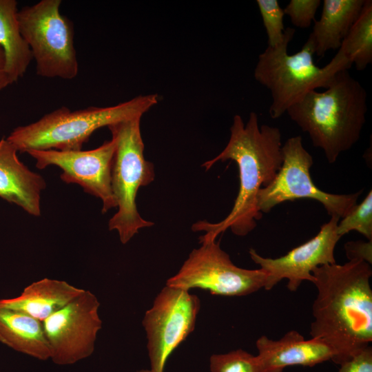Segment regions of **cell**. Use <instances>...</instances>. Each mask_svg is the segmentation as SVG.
Returning a JSON list of instances; mask_svg holds the SVG:
<instances>
[{"instance_id": "cell-1", "label": "cell", "mask_w": 372, "mask_h": 372, "mask_svg": "<svg viewBox=\"0 0 372 372\" xmlns=\"http://www.w3.org/2000/svg\"><path fill=\"white\" fill-rule=\"evenodd\" d=\"M312 275L317 296L310 335L331 347L340 365L372 342L371 267L354 259L318 267Z\"/></svg>"}, {"instance_id": "cell-2", "label": "cell", "mask_w": 372, "mask_h": 372, "mask_svg": "<svg viewBox=\"0 0 372 372\" xmlns=\"http://www.w3.org/2000/svg\"><path fill=\"white\" fill-rule=\"evenodd\" d=\"M282 146L280 129L265 124L259 125L256 112L249 114L246 124L240 115H235L227 145L202 166L208 170L218 161H235L240 179L237 197L223 220L217 223L198 221L192 225V231H203V238L213 240L227 229L238 236L252 231L262 216L257 204L259 190L269 185L280 170L283 162Z\"/></svg>"}, {"instance_id": "cell-3", "label": "cell", "mask_w": 372, "mask_h": 372, "mask_svg": "<svg viewBox=\"0 0 372 372\" xmlns=\"http://www.w3.org/2000/svg\"><path fill=\"white\" fill-rule=\"evenodd\" d=\"M325 89L309 92L286 113L332 164L359 141L366 122L367 94L349 70L339 71Z\"/></svg>"}, {"instance_id": "cell-4", "label": "cell", "mask_w": 372, "mask_h": 372, "mask_svg": "<svg viewBox=\"0 0 372 372\" xmlns=\"http://www.w3.org/2000/svg\"><path fill=\"white\" fill-rule=\"evenodd\" d=\"M158 102V96L152 94L110 107L90 106L71 111L62 106L34 123L14 128L6 138L19 152L81 150L98 129L142 117Z\"/></svg>"}, {"instance_id": "cell-5", "label": "cell", "mask_w": 372, "mask_h": 372, "mask_svg": "<svg viewBox=\"0 0 372 372\" xmlns=\"http://www.w3.org/2000/svg\"><path fill=\"white\" fill-rule=\"evenodd\" d=\"M283 42L275 48L267 46L258 59L254 76L257 82L270 91L272 102L269 114L278 118L304 95L318 88H327L335 75L349 70L352 63L340 51L324 67L313 61L314 47L309 38L300 51L290 55L287 48L295 29L286 28Z\"/></svg>"}, {"instance_id": "cell-6", "label": "cell", "mask_w": 372, "mask_h": 372, "mask_svg": "<svg viewBox=\"0 0 372 372\" xmlns=\"http://www.w3.org/2000/svg\"><path fill=\"white\" fill-rule=\"evenodd\" d=\"M141 119L138 117L107 127L115 142L111 186L118 208L108 222V228L118 232L123 245L140 229L154 225L140 216L136 203L139 188L150 184L155 176L154 165L144 156Z\"/></svg>"}, {"instance_id": "cell-7", "label": "cell", "mask_w": 372, "mask_h": 372, "mask_svg": "<svg viewBox=\"0 0 372 372\" xmlns=\"http://www.w3.org/2000/svg\"><path fill=\"white\" fill-rule=\"evenodd\" d=\"M61 0H41L23 7L17 17L35 61L37 74L71 80L79 72L74 29L72 21L61 13Z\"/></svg>"}, {"instance_id": "cell-8", "label": "cell", "mask_w": 372, "mask_h": 372, "mask_svg": "<svg viewBox=\"0 0 372 372\" xmlns=\"http://www.w3.org/2000/svg\"><path fill=\"white\" fill-rule=\"evenodd\" d=\"M283 162L273 181L259 190L258 210L269 213L275 206L300 198L320 203L330 216L342 218L357 205L362 191L335 194L321 190L313 182L310 169L312 156L304 148L300 136L288 138L282 146Z\"/></svg>"}, {"instance_id": "cell-9", "label": "cell", "mask_w": 372, "mask_h": 372, "mask_svg": "<svg viewBox=\"0 0 372 372\" xmlns=\"http://www.w3.org/2000/svg\"><path fill=\"white\" fill-rule=\"evenodd\" d=\"M199 240L201 246L192 251L166 285L187 291L199 288L225 296H245L264 289L267 280L265 271L238 267L221 249L220 241Z\"/></svg>"}, {"instance_id": "cell-10", "label": "cell", "mask_w": 372, "mask_h": 372, "mask_svg": "<svg viewBox=\"0 0 372 372\" xmlns=\"http://www.w3.org/2000/svg\"><path fill=\"white\" fill-rule=\"evenodd\" d=\"M200 301L189 291L165 285L143 318L152 372H163L172 353L195 327Z\"/></svg>"}, {"instance_id": "cell-11", "label": "cell", "mask_w": 372, "mask_h": 372, "mask_svg": "<svg viewBox=\"0 0 372 372\" xmlns=\"http://www.w3.org/2000/svg\"><path fill=\"white\" fill-rule=\"evenodd\" d=\"M99 307L96 295L85 290L43 322L50 358L56 364H73L93 353L102 327Z\"/></svg>"}, {"instance_id": "cell-12", "label": "cell", "mask_w": 372, "mask_h": 372, "mask_svg": "<svg viewBox=\"0 0 372 372\" xmlns=\"http://www.w3.org/2000/svg\"><path fill=\"white\" fill-rule=\"evenodd\" d=\"M115 151L112 138L90 150L59 151L30 149L26 152L36 161L40 169L50 165L61 168V179L65 183H75L83 191L102 201L103 214L117 207L111 186V171Z\"/></svg>"}, {"instance_id": "cell-13", "label": "cell", "mask_w": 372, "mask_h": 372, "mask_svg": "<svg viewBox=\"0 0 372 372\" xmlns=\"http://www.w3.org/2000/svg\"><path fill=\"white\" fill-rule=\"evenodd\" d=\"M340 219L331 216L313 238L278 258L263 257L255 249H250L249 254L251 260L267 274L264 289L271 290L280 281L287 279V289L295 292L303 281L312 282L314 269L336 263L334 250L341 238L337 231Z\"/></svg>"}, {"instance_id": "cell-14", "label": "cell", "mask_w": 372, "mask_h": 372, "mask_svg": "<svg viewBox=\"0 0 372 372\" xmlns=\"http://www.w3.org/2000/svg\"><path fill=\"white\" fill-rule=\"evenodd\" d=\"M257 357L265 372H283L291 366H313L331 360L334 352L319 338L306 340L296 330H290L278 340L267 335L256 342Z\"/></svg>"}, {"instance_id": "cell-15", "label": "cell", "mask_w": 372, "mask_h": 372, "mask_svg": "<svg viewBox=\"0 0 372 372\" xmlns=\"http://www.w3.org/2000/svg\"><path fill=\"white\" fill-rule=\"evenodd\" d=\"M17 149L3 137L0 140V198L15 204L34 216L41 215V194L44 178L25 165Z\"/></svg>"}, {"instance_id": "cell-16", "label": "cell", "mask_w": 372, "mask_h": 372, "mask_svg": "<svg viewBox=\"0 0 372 372\" xmlns=\"http://www.w3.org/2000/svg\"><path fill=\"white\" fill-rule=\"evenodd\" d=\"M84 291L65 280L45 278L28 285L15 298L0 299V307L25 313L43 322Z\"/></svg>"}, {"instance_id": "cell-17", "label": "cell", "mask_w": 372, "mask_h": 372, "mask_svg": "<svg viewBox=\"0 0 372 372\" xmlns=\"http://www.w3.org/2000/svg\"><path fill=\"white\" fill-rule=\"evenodd\" d=\"M365 0H324L319 20L313 21L308 38L315 54L322 57L329 50H338L358 18Z\"/></svg>"}, {"instance_id": "cell-18", "label": "cell", "mask_w": 372, "mask_h": 372, "mask_svg": "<svg viewBox=\"0 0 372 372\" xmlns=\"http://www.w3.org/2000/svg\"><path fill=\"white\" fill-rule=\"evenodd\" d=\"M0 342L39 360L50 358L43 322L25 313L1 307Z\"/></svg>"}, {"instance_id": "cell-19", "label": "cell", "mask_w": 372, "mask_h": 372, "mask_svg": "<svg viewBox=\"0 0 372 372\" xmlns=\"http://www.w3.org/2000/svg\"><path fill=\"white\" fill-rule=\"evenodd\" d=\"M15 0H0V47L3 51L6 70L13 83L21 78L33 60L18 21Z\"/></svg>"}, {"instance_id": "cell-20", "label": "cell", "mask_w": 372, "mask_h": 372, "mask_svg": "<svg viewBox=\"0 0 372 372\" xmlns=\"http://www.w3.org/2000/svg\"><path fill=\"white\" fill-rule=\"evenodd\" d=\"M340 50L358 71L372 63V1L365 0L361 12L343 40Z\"/></svg>"}, {"instance_id": "cell-21", "label": "cell", "mask_w": 372, "mask_h": 372, "mask_svg": "<svg viewBox=\"0 0 372 372\" xmlns=\"http://www.w3.org/2000/svg\"><path fill=\"white\" fill-rule=\"evenodd\" d=\"M211 372H265L257 355L242 349L213 354L209 358Z\"/></svg>"}, {"instance_id": "cell-22", "label": "cell", "mask_w": 372, "mask_h": 372, "mask_svg": "<svg viewBox=\"0 0 372 372\" xmlns=\"http://www.w3.org/2000/svg\"><path fill=\"white\" fill-rule=\"evenodd\" d=\"M338 235L342 237L351 231H356L368 240H372V192L338 223Z\"/></svg>"}, {"instance_id": "cell-23", "label": "cell", "mask_w": 372, "mask_h": 372, "mask_svg": "<svg viewBox=\"0 0 372 372\" xmlns=\"http://www.w3.org/2000/svg\"><path fill=\"white\" fill-rule=\"evenodd\" d=\"M256 3L267 35L268 46L275 48L283 42L287 34L283 8L277 0H257Z\"/></svg>"}, {"instance_id": "cell-24", "label": "cell", "mask_w": 372, "mask_h": 372, "mask_svg": "<svg viewBox=\"0 0 372 372\" xmlns=\"http://www.w3.org/2000/svg\"><path fill=\"white\" fill-rule=\"evenodd\" d=\"M320 4V0H291L283 10L294 26L307 28L316 19L315 15Z\"/></svg>"}, {"instance_id": "cell-25", "label": "cell", "mask_w": 372, "mask_h": 372, "mask_svg": "<svg viewBox=\"0 0 372 372\" xmlns=\"http://www.w3.org/2000/svg\"><path fill=\"white\" fill-rule=\"evenodd\" d=\"M338 372H372V347L371 345L340 364Z\"/></svg>"}, {"instance_id": "cell-26", "label": "cell", "mask_w": 372, "mask_h": 372, "mask_svg": "<svg viewBox=\"0 0 372 372\" xmlns=\"http://www.w3.org/2000/svg\"><path fill=\"white\" fill-rule=\"evenodd\" d=\"M344 249L349 260H362L372 263V240L367 242L350 241L344 245Z\"/></svg>"}, {"instance_id": "cell-27", "label": "cell", "mask_w": 372, "mask_h": 372, "mask_svg": "<svg viewBox=\"0 0 372 372\" xmlns=\"http://www.w3.org/2000/svg\"><path fill=\"white\" fill-rule=\"evenodd\" d=\"M11 82L6 70V60L3 50L0 47V91L8 87Z\"/></svg>"}, {"instance_id": "cell-28", "label": "cell", "mask_w": 372, "mask_h": 372, "mask_svg": "<svg viewBox=\"0 0 372 372\" xmlns=\"http://www.w3.org/2000/svg\"><path fill=\"white\" fill-rule=\"evenodd\" d=\"M136 372H152L150 369H141V370H139Z\"/></svg>"}]
</instances>
